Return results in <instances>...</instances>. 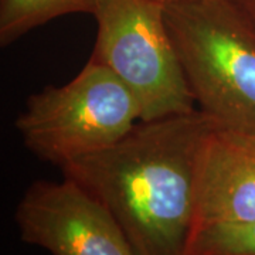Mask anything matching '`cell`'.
<instances>
[{
	"label": "cell",
	"mask_w": 255,
	"mask_h": 255,
	"mask_svg": "<svg viewBox=\"0 0 255 255\" xmlns=\"http://www.w3.org/2000/svg\"><path fill=\"white\" fill-rule=\"evenodd\" d=\"M217 125L200 110L140 121L115 145L60 169L108 209L135 255H189L199 157Z\"/></svg>",
	"instance_id": "cell-1"
},
{
	"label": "cell",
	"mask_w": 255,
	"mask_h": 255,
	"mask_svg": "<svg viewBox=\"0 0 255 255\" xmlns=\"http://www.w3.org/2000/svg\"><path fill=\"white\" fill-rule=\"evenodd\" d=\"M199 110L220 127L255 130V27L233 0L164 6Z\"/></svg>",
	"instance_id": "cell-2"
},
{
	"label": "cell",
	"mask_w": 255,
	"mask_h": 255,
	"mask_svg": "<svg viewBox=\"0 0 255 255\" xmlns=\"http://www.w3.org/2000/svg\"><path fill=\"white\" fill-rule=\"evenodd\" d=\"M137 122L132 92L108 67L90 60L65 85L30 95L16 129L31 153L61 167L115 145Z\"/></svg>",
	"instance_id": "cell-3"
},
{
	"label": "cell",
	"mask_w": 255,
	"mask_h": 255,
	"mask_svg": "<svg viewBox=\"0 0 255 255\" xmlns=\"http://www.w3.org/2000/svg\"><path fill=\"white\" fill-rule=\"evenodd\" d=\"M91 60L108 67L135 97L140 121L199 110L155 0H101Z\"/></svg>",
	"instance_id": "cell-4"
},
{
	"label": "cell",
	"mask_w": 255,
	"mask_h": 255,
	"mask_svg": "<svg viewBox=\"0 0 255 255\" xmlns=\"http://www.w3.org/2000/svg\"><path fill=\"white\" fill-rule=\"evenodd\" d=\"M14 219L24 243L51 255H135L108 209L67 177L31 183Z\"/></svg>",
	"instance_id": "cell-5"
},
{
	"label": "cell",
	"mask_w": 255,
	"mask_h": 255,
	"mask_svg": "<svg viewBox=\"0 0 255 255\" xmlns=\"http://www.w3.org/2000/svg\"><path fill=\"white\" fill-rule=\"evenodd\" d=\"M255 220V130L217 127L201 147L196 173V230Z\"/></svg>",
	"instance_id": "cell-6"
},
{
	"label": "cell",
	"mask_w": 255,
	"mask_h": 255,
	"mask_svg": "<svg viewBox=\"0 0 255 255\" xmlns=\"http://www.w3.org/2000/svg\"><path fill=\"white\" fill-rule=\"evenodd\" d=\"M101 0H0V44L9 46L47 21L73 13L94 14Z\"/></svg>",
	"instance_id": "cell-7"
},
{
	"label": "cell",
	"mask_w": 255,
	"mask_h": 255,
	"mask_svg": "<svg viewBox=\"0 0 255 255\" xmlns=\"http://www.w3.org/2000/svg\"><path fill=\"white\" fill-rule=\"evenodd\" d=\"M189 255H255V220L201 226L191 238Z\"/></svg>",
	"instance_id": "cell-8"
},
{
	"label": "cell",
	"mask_w": 255,
	"mask_h": 255,
	"mask_svg": "<svg viewBox=\"0 0 255 255\" xmlns=\"http://www.w3.org/2000/svg\"><path fill=\"white\" fill-rule=\"evenodd\" d=\"M255 27V0H233Z\"/></svg>",
	"instance_id": "cell-9"
},
{
	"label": "cell",
	"mask_w": 255,
	"mask_h": 255,
	"mask_svg": "<svg viewBox=\"0 0 255 255\" xmlns=\"http://www.w3.org/2000/svg\"><path fill=\"white\" fill-rule=\"evenodd\" d=\"M155 1L163 4V6H169V4H176V3H183V1H190V0H155Z\"/></svg>",
	"instance_id": "cell-10"
}]
</instances>
